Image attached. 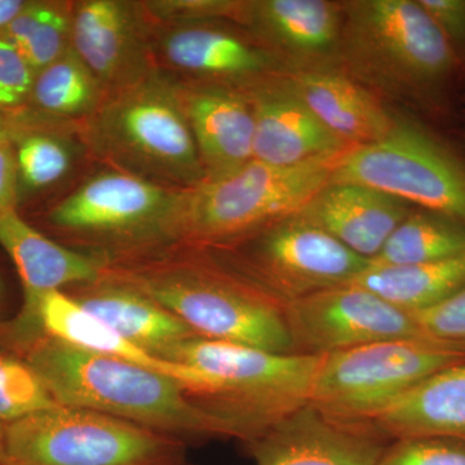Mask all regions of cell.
<instances>
[{
  "label": "cell",
  "mask_w": 465,
  "mask_h": 465,
  "mask_svg": "<svg viewBox=\"0 0 465 465\" xmlns=\"http://www.w3.org/2000/svg\"><path fill=\"white\" fill-rule=\"evenodd\" d=\"M61 406L79 407L182 440L229 437L182 382L127 361L43 336L23 354Z\"/></svg>",
  "instance_id": "1"
},
{
  "label": "cell",
  "mask_w": 465,
  "mask_h": 465,
  "mask_svg": "<svg viewBox=\"0 0 465 465\" xmlns=\"http://www.w3.org/2000/svg\"><path fill=\"white\" fill-rule=\"evenodd\" d=\"M105 274L145 293L200 338L295 354L284 305L211 256L108 265Z\"/></svg>",
  "instance_id": "2"
},
{
  "label": "cell",
  "mask_w": 465,
  "mask_h": 465,
  "mask_svg": "<svg viewBox=\"0 0 465 465\" xmlns=\"http://www.w3.org/2000/svg\"><path fill=\"white\" fill-rule=\"evenodd\" d=\"M167 361L197 370L203 385L193 399L244 443L308 405L321 356L282 354L195 338Z\"/></svg>",
  "instance_id": "3"
},
{
  "label": "cell",
  "mask_w": 465,
  "mask_h": 465,
  "mask_svg": "<svg viewBox=\"0 0 465 465\" xmlns=\"http://www.w3.org/2000/svg\"><path fill=\"white\" fill-rule=\"evenodd\" d=\"M94 149L149 182L188 192L206 182L182 88L154 74L115 92L94 112Z\"/></svg>",
  "instance_id": "4"
},
{
  "label": "cell",
  "mask_w": 465,
  "mask_h": 465,
  "mask_svg": "<svg viewBox=\"0 0 465 465\" xmlns=\"http://www.w3.org/2000/svg\"><path fill=\"white\" fill-rule=\"evenodd\" d=\"M341 7L339 51L360 81L414 94L451 74L454 47L418 0H356Z\"/></svg>",
  "instance_id": "5"
},
{
  "label": "cell",
  "mask_w": 465,
  "mask_h": 465,
  "mask_svg": "<svg viewBox=\"0 0 465 465\" xmlns=\"http://www.w3.org/2000/svg\"><path fill=\"white\" fill-rule=\"evenodd\" d=\"M338 159L298 166L253 159L235 173L201 183L186 194L182 240L220 246L299 213L330 183Z\"/></svg>",
  "instance_id": "6"
},
{
  "label": "cell",
  "mask_w": 465,
  "mask_h": 465,
  "mask_svg": "<svg viewBox=\"0 0 465 465\" xmlns=\"http://www.w3.org/2000/svg\"><path fill=\"white\" fill-rule=\"evenodd\" d=\"M183 450L167 434L79 407L5 425V465H176Z\"/></svg>",
  "instance_id": "7"
},
{
  "label": "cell",
  "mask_w": 465,
  "mask_h": 465,
  "mask_svg": "<svg viewBox=\"0 0 465 465\" xmlns=\"http://www.w3.org/2000/svg\"><path fill=\"white\" fill-rule=\"evenodd\" d=\"M465 362V348L430 339H400L321 356L311 403L333 420L370 425L407 391Z\"/></svg>",
  "instance_id": "8"
},
{
  "label": "cell",
  "mask_w": 465,
  "mask_h": 465,
  "mask_svg": "<svg viewBox=\"0 0 465 465\" xmlns=\"http://www.w3.org/2000/svg\"><path fill=\"white\" fill-rule=\"evenodd\" d=\"M207 249L220 265L282 305L351 282L370 264L300 213Z\"/></svg>",
  "instance_id": "9"
},
{
  "label": "cell",
  "mask_w": 465,
  "mask_h": 465,
  "mask_svg": "<svg viewBox=\"0 0 465 465\" xmlns=\"http://www.w3.org/2000/svg\"><path fill=\"white\" fill-rule=\"evenodd\" d=\"M330 183L370 186L465 226V162L406 116H393L381 142L341 155Z\"/></svg>",
  "instance_id": "10"
},
{
  "label": "cell",
  "mask_w": 465,
  "mask_h": 465,
  "mask_svg": "<svg viewBox=\"0 0 465 465\" xmlns=\"http://www.w3.org/2000/svg\"><path fill=\"white\" fill-rule=\"evenodd\" d=\"M188 192L174 191L125 171L92 176L50 213L54 228L116 249L182 240Z\"/></svg>",
  "instance_id": "11"
},
{
  "label": "cell",
  "mask_w": 465,
  "mask_h": 465,
  "mask_svg": "<svg viewBox=\"0 0 465 465\" xmlns=\"http://www.w3.org/2000/svg\"><path fill=\"white\" fill-rule=\"evenodd\" d=\"M293 353L323 356L372 342L428 339L414 317L353 283L284 305Z\"/></svg>",
  "instance_id": "12"
},
{
  "label": "cell",
  "mask_w": 465,
  "mask_h": 465,
  "mask_svg": "<svg viewBox=\"0 0 465 465\" xmlns=\"http://www.w3.org/2000/svg\"><path fill=\"white\" fill-rule=\"evenodd\" d=\"M382 439L371 425L333 420L308 403L246 446L255 465H379Z\"/></svg>",
  "instance_id": "13"
},
{
  "label": "cell",
  "mask_w": 465,
  "mask_h": 465,
  "mask_svg": "<svg viewBox=\"0 0 465 465\" xmlns=\"http://www.w3.org/2000/svg\"><path fill=\"white\" fill-rule=\"evenodd\" d=\"M140 8L119 0H85L73 11L70 47L103 90L118 92L148 75Z\"/></svg>",
  "instance_id": "14"
},
{
  "label": "cell",
  "mask_w": 465,
  "mask_h": 465,
  "mask_svg": "<svg viewBox=\"0 0 465 465\" xmlns=\"http://www.w3.org/2000/svg\"><path fill=\"white\" fill-rule=\"evenodd\" d=\"M247 96L255 119V161L273 166H298L338 159L351 149L283 82L258 85Z\"/></svg>",
  "instance_id": "15"
},
{
  "label": "cell",
  "mask_w": 465,
  "mask_h": 465,
  "mask_svg": "<svg viewBox=\"0 0 465 465\" xmlns=\"http://www.w3.org/2000/svg\"><path fill=\"white\" fill-rule=\"evenodd\" d=\"M206 182L240 171L253 161L255 119L247 94L220 84L182 90Z\"/></svg>",
  "instance_id": "16"
},
{
  "label": "cell",
  "mask_w": 465,
  "mask_h": 465,
  "mask_svg": "<svg viewBox=\"0 0 465 465\" xmlns=\"http://www.w3.org/2000/svg\"><path fill=\"white\" fill-rule=\"evenodd\" d=\"M411 213V204L378 189L329 183L299 213L351 252L371 262Z\"/></svg>",
  "instance_id": "17"
},
{
  "label": "cell",
  "mask_w": 465,
  "mask_h": 465,
  "mask_svg": "<svg viewBox=\"0 0 465 465\" xmlns=\"http://www.w3.org/2000/svg\"><path fill=\"white\" fill-rule=\"evenodd\" d=\"M283 84L351 149L381 142L390 133L393 115L341 72L321 67L296 70Z\"/></svg>",
  "instance_id": "18"
},
{
  "label": "cell",
  "mask_w": 465,
  "mask_h": 465,
  "mask_svg": "<svg viewBox=\"0 0 465 465\" xmlns=\"http://www.w3.org/2000/svg\"><path fill=\"white\" fill-rule=\"evenodd\" d=\"M69 295L128 341L162 360L177 345L197 336L145 293L106 274L97 282L76 287Z\"/></svg>",
  "instance_id": "19"
},
{
  "label": "cell",
  "mask_w": 465,
  "mask_h": 465,
  "mask_svg": "<svg viewBox=\"0 0 465 465\" xmlns=\"http://www.w3.org/2000/svg\"><path fill=\"white\" fill-rule=\"evenodd\" d=\"M0 247L16 266L24 300L66 286L97 282L109 262L61 246L27 224L17 211L0 215Z\"/></svg>",
  "instance_id": "20"
},
{
  "label": "cell",
  "mask_w": 465,
  "mask_h": 465,
  "mask_svg": "<svg viewBox=\"0 0 465 465\" xmlns=\"http://www.w3.org/2000/svg\"><path fill=\"white\" fill-rule=\"evenodd\" d=\"M370 425L384 439L437 437L465 443V362L424 379Z\"/></svg>",
  "instance_id": "21"
},
{
  "label": "cell",
  "mask_w": 465,
  "mask_h": 465,
  "mask_svg": "<svg viewBox=\"0 0 465 465\" xmlns=\"http://www.w3.org/2000/svg\"><path fill=\"white\" fill-rule=\"evenodd\" d=\"M242 21L298 61L321 60L341 47L342 7L326 0L249 2Z\"/></svg>",
  "instance_id": "22"
},
{
  "label": "cell",
  "mask_w": 465,
  "mask_h": 465,
  "mask_svg": "<svg viewBox=\"0 0 465 465\" xmlns=\"http://www.w3.org/2000/svg\"><path fill=\"white\" fill-rule=\"evenodd\" d=\"M159 48L173 69L204 78H255L275 64L271 54L240 36L200 24H182L168 30Z\"/></svg>",
  "instance_id": "23"
},
{
  "label": "cell",
  "mask_w": 465,
  "mask_h": 465,
  "mask_svg": "<svg viewBox=\"0 0 465 465\" xmlns=\"http://www.w3.org/2000/svg\"><path fill=\"white\" fill-rule=\"evenodd\" d=\"M411 314L439 305L465 286V255L414 265H371L351 282Z\"/></svg>",
  "instance_id": "24"
},
{
  "label": "cell",
  "mask_w": 465,
  "mask_h": 465,
  "mask_svg": "<svg viewBox=\"0 0 465 465\" xmlns=\"http://www.w3.org/2000/svg\"><path fill=\"white\" fill-rule=\"evenodd\" d=\"M464 255V225L430 211H412L370 264H424Z\"/></svg>",
  "instance_id": "25"
},
{
  "label": "cell",
  "mask_w": 465,
  "mask_h": 465,
  "mask_svg": "<svg viewBox=\"0 0 465 465\" xmlns=\"http://www.w3.org/2000/svg\"><path fill=\"white\" fill-rule=\"evenodd\" d=\"M103 87L72 47L34 79L29 104L43 114L84 116L96 112Z\"/></svg>",
  "instance_id": "26"
},
{
  "label": "cell",
  "mask_w": 465,
  "mask_h": 465,
  "mask_svg": "<svg viewBox=\"0 0 465 465\" xmlns=\"http://www.w3.org/2000/svg\"><path fill=\"white\" fill-rule=\"evenodd\" d=\"M72 12L60 3L26 2L2 38L23 54L35 75L70 47Z\"/></svg>",
  "instance_id": "27"
},
{
  "label": "cell",
  "mask_w": 465,
  "mask_h": 465,
  "mask_svg": "<svg viewBox=\"0 0 465 465\" xmlns=\"http://www.w3.org/2000/svg\"><path fill=\"white\" fill-rule=\"evenodd\" d=\"M20 195L38 192L60 182L72 166L69 143L56 134L30 124L23 112L11 115Z\"/></svg>",
  "instance_id": "28"
},
{
  "label": "cell",
  "mask_w": 465,
  "mask_h": 465,
  "mask_svg": "<svg viewBox=\"0 0 465 465\" xmlns=\"http://www.w3.org/2000/svg\"><path fill=\"white\" fill-rule=\"evenodd\" d=\"M56 401L24 358L0 353V423L54 409Z\"/></svg>",
  "instance_id": "29"
},
{
  "label": "cell",
  "mask_w": 465,
  "mask_h": 465,
  "mask_svg": "<svg viewBox=\"0 0 465 465\" xmlns=\"http://www.w3.org/2000/svg\"><path fill=\"white\" fill-rule=\"evenodd\" d=\"M379 465H465V443L437 437L393 440Z\"/></svg>",
  "instance_id": "30"
},
{
  "label": "cell",
  "mask_w": 465,
  "mask_h": 465,
  "mask_svg": "<svg viewBox=\"0 0 465 465\" xmlns=\"http://www.w3.org/2000/svg\"><path fill=\"white\" fill-rule=\"evenodd\" d=\"M35 73L7 39L0 38V113L17 114L27 108Z\"/></svg>",
  "instance_id": "31"
},
{
  "label": "cell",
  "mask_w": 465,
  "mask_h": 465,
  "mask_svg": "<svg viewBox=\"0 0 465 465\" xmlns=\"http://www.w3.org/2000/svg\"><path fill=\"white\" fill-rule=\"evenodd\" d=\"M411 316L425 338L465 348V286L439 305Z\"/></svg>",
  "instance_id": "32"
},
{
  "label": "cell",
  "mask_w": 465,
  "mask_h": 465,
  "mask_svg": "<svg viewBox=\"0 0 465 465\" xmlns=\"http://www.w3.org/2000/svg\"><path fill=\"white\" fill-rule=\"evenodd\" d=\"M246 2L226 0H161L143 5L149 15L180 24H197L213 17H243Z\"/></svg>",
  "instance_id": "33"
},
{
  "label": "cell",
  "mask_w": 465,
  "mask_h": 465,
  "mask_svg": "<svg viewBox=\"0 0 465 465\" xmlns=\"http://www.w3.org/2000/svg\"><path fill=\"white\" fill-rule=\"evenodd\" d=\"M452 47L465 45V0H418Z\"/></svg>",
  "instance_id": "34"
},
{
  "label": "cell",
  "mask_w": 465,
  "mask_h": 465,
  "mask_svg": "<svg viewBox=\"0 0 465 465\" xmlns=\"http://www.w3.org/2000/svg\"><path fill=\"white\" fill-rule=\"evenodd\" d=\"M20 201V183L16 153L12 140L0 142V215L16 210Z\"/></svg>",
  "instance_id": "35"
},
{
  "label": "cell",
  "mask_w": 465,
  "mask_h": 465,
  "mask_svg": "<svg viewBox=\"0 0 465 465\" xmlns=\"http://www.w3.org/2000/svg\"><path fill=\"white\" fill-rule=\"evenodd\" d=\"M25 5L26 0H0V38Z\"/></svg>",
  "instance_id": "36"
},
{
  "label": "cell",
  "mask_w": 465,
  "mask_h": 465,
  "mask_svg": "<svg viewBox=\"0 0 465 465\" xmlns=\"http://www.w3.org/2000/svg\"><path fill=\"white\" fill-rule=\"evenodd\" d=\"M14 136V121L12 116L0 113V142L11 140Z\"/></svg>",
  "instance_id": "37"
},
{
  "label": "cell",
  "mask_w": 465,
  "mask_h": 465,
  "mask_svg": "<svg viewBox=\"0 0 465 465\" xmlns=\"http://www.w3.org/2000/svg\"><path fill=\"white\" fill-rule=\"evenodd\" d=\"M0 465H5V424L0 423Z\"/></svg>",
  "instance_id": "38"
},
{
  "label": "cell",
  "mask_w": 465,
  "mask_h": 465,
  "mask_svg": "<svg viewBox=\"0 0 465 465\" xmlns=\"http://www.w3.org/2000/svg\"><path fill=\"white\" fill-rule=\"evenodd\" d=\"M5 283H3L2 278H0V312H2L3 302H5Z\"/></svg>",
  "instance_id": "39"
},
{
  "label": "cell",
  "mask_w": 465,
  "mask_h": 465,
  "mask_svg": "<svg viewBox=\"0 0 465 465\" xmlns=\"http://www.w3.org/2000/svg\"><path fill=\"white\" fill-rule=\"evenodd\" d=\"M176 465H185V464H183V463H179V464H176Z\"/></svg>",
  "instance_id": "40"
}]
</instances>
